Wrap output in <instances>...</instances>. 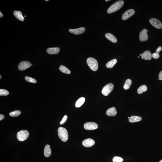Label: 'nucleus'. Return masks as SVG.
<instances>
[{"mask_svg":"<svg viewBox=\"0 0 162 162\" xmlns=\"http://www.w3.org/2000/svg\"><path fill=\"white\" fill-rule=\"evenodd\" d=\"M124 2L122 0H119L115 2L107 10L108 14H111L115 12L120 9L123 6Z\"/></svg>","mask_w":162,"mask_h":162,"instance_id":"nucleus-1","label":"nucleus"},{"mask_svg":"<svg viewBox=\"0 0 162 162\" xmlns=\"http://www.w3.org/2000/svg\"><path fill=\"white\" fill-rule=\"evenodd\" d=\"M59 137L63 142H66L68 139V131L65 128L59 127L58 130Z\"/></svg>","mask_w":162,"mask_h":162,"instance_id":"nucleus-2","label":"nucleus"},{"mask_svg":"<svg viewBox=\"0 0 162 162\" xmlns=\"http://www.w3.org/2000/svg\"><path fill=\"white\" fill-rule=\"evenodd\" d=\"M87 62L90 68L94 71H96L98 68L97 60L92 57H89L87 59Z\"/></svg>","mask_w":162,"mask_h":162,"instance_id":"nucleus-3","label":"nucleus"},{"mask_svg":"<svg viewBox=\"0 0 162 162\" xmlns=\"http://www.w3.org/2000/svg\"><path fill=\"white\" fill-rule=\"evenodd\" d=\"M29 135V132L27 130H22L17 133V138L19 141H24L28 138Z\"/></svg>","mask_w":162,"mask_h":162,"instance_id":"nucleus-4","label":"nucleus"},{"mask_svg":"<svg viewBox=\"0 0 162 162\" xmlns=\"http://www.w3.org/2000/svg\"><path fill=\"white\" fill-rule=\"evenodd\" d=\"M114 86L112 83H109L105 86L102 90V94L105 96L108 95L113 90Z\"/></svg>","mask_w":162,"mask_h":162,"instance_id":"nucleus-5","label":"nucleus"},{"mask_svg":"<svg viewBox=\"0 0 162 162\" xmlns=\"http://www.w3.org/2000/svg\"><path fill=\"white\" fill-rule=\"evenodd\" d=\"M149 22L152 26L157 29H160L162 28V24L161 22L156 18H151Z\"/></svg>","mask_w":162,"mask_h":162,"instance_id":"nucleus-6","label":"nucleus"},{"mask_svg":"<svg viewBox=\"0 0 162 162\" xmlns=\"http://www.w3.org/2000/svg\"><path fill=\"white\" fill-rule=\"evenodd\" d=\"M84 127L86 130H94L97 129L98 125L95 122H87L84 124Z\"/></svg>","mask_w":162,"mask_h":162,"instance_id":"nucleus-7","label":"nucleus"},{"mask_svg":"<svg viewBox=\"0 0 162 162\" xmlns=\"http://www.w3.org/2000/svg\"><path fill=\"white\" fill-rule=\"evenodd\" d=\"M32 65L28 61H22L20 63L18 66V69L20 70L24 71L30 68Z\"/></svg>","mask_w":162,"mask_h":162,"instance_id":"nucleus-8","label":"nucleus"},{"mask_svg":"<svg viewBox=\"0 0 162 162\" xmlns=\"http://www.w3.org/2000/svg\"><path fill=\"white\" fill-rule=\"evenodd\" d=\"M134 13V10L132 9L128 10L123 14L122 18L124 20H126L133 16Z\"/></svg>","mask_w":162,"mask_h":162,"instance_id":"nucleus-9","label":"nucleus"},{"mask_svg":"<svg viewBox=\"0 0 162 162\" xmlns=\"http://www.w3.org/2000/svg\"><path fill=\"white\" fill-rule=\"evenodd\" d=\"M148 30L146 29H143L140 32L139 35V39L141 42L146 41L148 40V37L147 34Z\"/></svg>","mask_w":162,"mask_h":162,"instance_id":"nucleus-10","label":"nucleus"},{"mask_svg":"<svg viewBox=\"0 0 162 162\" xmlns=\"http://www.w3.org/2000/svg\"><path fill=\"white\" fill-rule=\"evenodd\" d=\"M95 141L91 138H88L83 141L82 144L83 146L86 147H90L93 146L95 144Z\"/></svg>","mask_w":162,"mask_h":162,"instance_id":"nucleus-11","label":"nucleus"},{"mask_svg":"<svg viewBox=\"0 0 162 162\" xmlns=\"http://www.w3.org/2000/svg\"><path fill=\"white\" fill-rule=\"evenodd\" d=\"M85 31V28L83 27L75 29H70L69 30V32L71 33L76 35L81 34L83 33Z\"/></svg>","mask_w":162,"mask_h":162,"instance_id":"nucleus-12","label":"nucleus"},{"mask_svg":"<svg viewBox=\"0 0 162 162\" xmlns=\"http://www.w3.org/2000/svg\"><path fill=\"white\" fill-rule=\"evenodd\" d=\"M152 54L149 51H145L142 54L141 57L142 59L145 60H150L152 59Z\"/></svg>","mask_w":162,"mask_h":162,"instance_id":"nucleus-13","label":"nucleus"},{"mask_svg":"<svg viewBox=\"0 0 162 162\" xmlns=\"http://www.w3.org/2000/svg\"><path fill=\"white\" fill-rule=\"evenodd\" d=\"M60 49L58 47L49 48L47 49V52L49 54H56L59 52Z\"/></svg>","mask_w":162,"mask_h":162,"instance_id":"nucleus-14","label":"nucleus"},{"mask_svg":"<svg viewBox=\"0 0 162 162\" xmlns=\"http://www.w3.org/2000/svg\"><path fill=\"white\" fill-rule=\"evenodd\" d=\"M117 111L115 107H112L108 109L106 112V114L107 116L111 117H115L117 114Z\"/></svg>","mask_w":162,"mask_h":162,"instance_id":"nucleus-15","label":"nucleus"},{"mask_svg":"<svg viewBox=\"0 0 162 162\" xmlns=\"http://www.w3.org/2000/svg\"><path fill=\"white\" fill-rule=\"evenodd\" d=\"M14 15L16 18L20 21H23L24 20V18L23 16L22 13L20 11H15Z\"/></svg>","mask_w":162,"mask_h":162,"instance_id":"nucleus-16","label":"nucleus"},{"mask_svg":"<svg viewBox=\"0 0 162 162\" xmlns=\"http://www.w3.org/2000/svg\"><path fill=\"white\" fill-rule=\"evenodd\" d=\"M105 36L108 40L112 42L113 43H117V39L115 36L111 34V33H107L105 35Z\"/></svg>","mask_w":162,"mask_h":162,"instance_id":"nucleus-17","label":"nucleus"},{"mask_svg":"<svg viewBox=\"0 0 162 162\" xmlns=\"http://www.w3.org/2000/svg\"><path fill=\"white\" fill-rule=\"evenodd\" d=\"M51 154V150L50 146L49 145H47L44 149V154L46 157H48L50 156Z\"/></svg>","mask_w":162,"mask_h":162,"instance_id":"nucleus-18","label":"nucleus"},{"mask_svg":"<svg viewBox=\"0 0 162 162\" xmlns=\"http://www.w3.org/2000/svg\"><path fill=\"white\" fill-rule=\"evenodd\" d=\"M142 120L141 117L139 116H133L129 117V121L131 123H134L140 122Z\"/></svg>","mask_w":162,"mask_h":162,"instance_id":"nucleus-19","label":"nucleus"},{"mask_svg":"<svg viewBox=\"0 0 162 162\" xmlns=\"http://www.w3.org/2000/svg\"><path fill=\"white\" fill-rule=\"evenodd\" d=\"M117 62L116 59H114L110 61L106 64V66L107 68H111L114 67Z\"/></svg>","mask_w":162,"mask_h":162,"instance_id":"nucleus-20","label":"nucleus"},{"mask_svg":"<svg viewBox=\"0 0 162 162\" xmlns=\"http://www.w3.org/2000/svg\"><path fill=\"white\" fill-rule=\"evenodd\" d=\"M85 99L84 98L81 97L76 102L75 106L76 107H80L84 103Z\"/></svg>","mask_w":162,"mask_h":162,"instance_id":"nucleus-21","label":"nucleus"},{"mask_svg":"<svg viewBox=\"0 0 162 162\" xmlns=\"http://www.w3.org/2000/svg\"><path fill=\"white\" fill-rule=\"evenodd\" d=\"M59 69L62 72L64 73L67 74H70L71 73L70 70L68 68L63 65H61L59 66Z\"/></svg>","mask_w":162,"mask_h":162,"instance_id":"nucleus-22","label":"nucleus"},{"mask_svg":"<svg viewBox=\"0 0 162 162\" xmlns=\"http://www.w3.org/2000/svg\"><path fill=\"white\" fill-rule=\"evenodd\" d=\"M147 90V87L145 85H141L139 87L137 90L138 94H141L143 92H145Z\"/></svg>","mask_w":162,"mask_h":162,"instance_id":"nucleus-23","label":"nucleus"},{"mask_svg":"<svg viewBox=\"0 0 162 162\" xmlns=\"http://www.w3.org/2000/svg\"><path fill=\"white\" fill-rule=\"evenodd\" d=\"M132 81L131 79H128L126 80L123 86L124 89L125 90H127L129 89L130 86L132 84Z\"/></svg>","mask_w":162,"mask_h":162,"instance_id":"nucleus-24","label":"nucleus"},{"mask_svg":"<svg viewBox=\"0 0 162 162\" xmlns=\"http://www.w3.org/2000/svg\"><path fill=\"white\" fill-rule=\"evenodd\" d=\"M21 113V112L19 110H16L15 111L11 112L10 113V116L12 117H18Z\"/></svg>","mask_w":162,"mask_h":162,"instance_id":"nucleus-25","label":"nucleus"},{"mask_svg":"<svg viewBox=\"0 0 162 162\" xmlns=\"http://www.w3.org/2000/svg\"><path fill=\"white\" fill-rule=\"evenodd\" d=\"M9 94L8 91L5 89H0V95L2 96H7Z\"/></svg>","mask_w":162,"mask_h":162,"instance_id":"nucleus-26","label":"nucleus"},{"mask_svg":"<svg viewBox=\"0 0 162 162\" xmlns=\"http://www.w3.org/2000/svg\"><path fill=\"white\" fill-rule=\"evenodd\" d=\"M25 79L28 82L31 83H36L37 82L36 80V79L31 77L26 76L25 78Z\"/></svg>","mask_w":162,"mask_h":162,"instance_id":"nucleus-27","label":"nucleus"},{"mask_svg":"<svg viewBox=\"0 0 162 162\" xmlns=\"http://www.w3.org/2000/svg\"><path fill=\"white\" fill-rule=\"evenodd\" d=\"M113 162H120L123 161V159L122 158L119 156H115L113 159Z\"/></svg>","mask_w":162,"mask_h":162,"instance_id":"nucleus-28","label":"nucleus"},{"mask_svg":"<svg viewBox=\"0 0 162 162\" xmlns=\"http://www.w3.org/2000/svg\"><path fill=\"white\" fill-rule=\"evenodd\" d=\"M152 57L154 59H158L160 57L159 54L157 53H154L152 54Z\"/></svg>","mask_w":162,"mask_h":162,"instance_id":"nucleus-29","label":"nucleus"},{"mask_svg":"<svg viewBox=\"0 0 162 162\" xmlns=\"http://www.w3.org/2000/svg\"><path fill=\"white\" fill-rule=\"evenodd\" d=\"M67 119V116H66V115H65V116H64L63 118V119L60 122L61 124H62L64 123L66 121V119Z\"/></svg>","mask_w":162,"mask_h":162,"instance_id":"nucleus-30","label":"nucleus"},{"mask_svg":"<svg viewBox=\"0 0 162 162\" xmlns=\"http://www.w3.org/2000/svg\"><path fill=\"white\" fill-rule=\"evenodd\" d=\"M159 79L158 80H162V71L160 72L159 74L158 75Z\"/></svg>","mask_w":162,"mask_h":162,"instance_id":"nucleus-31","label":"nucleus"},{"mask_svg":"<svg viewBox=\"0 0 162 162\" xmlns=\"http://www.w3.org/2000/svg\"><path fill=\"white\" fill-rule=\"evenodd\" d=\"M162 50V47H161L160 46L157 49H156V53H159V52L160 51Z\"/></svg>","mask_w":162,"mask_h":162,"instance_id":"nucleus-32","label":"nucleus"},{"mask_svg":"<svg viewBox=\"0 0 162 162\" xmlns=\"http://www.w3.org/2000/svg\"><path fill=\"white\" fill-rule=\"evenodd\" d=\"M4 118H5V117L4 115H1V114L0 115V120L1 121L3 120Z\"/></svg>","mask_w":162,"mask_h":162,"instance_id":"nucleus-33","label":"nucleus"},{"mask_svg":"<svg viewBox=\"0 0 162 162\" xmlns=\"http://www.w3.org/2000/svg\"><path fill=\"white\" fill-rule=\"evenodd\" d=\"M3 16V15L1 12H0V18H1Z\"/></svg>","mask_w":162,"mask_h":162,"instance_id":"nucleus-34","label":"nucleus"},{"mask_svg":"<svg viewBox=\"0 0 162 162\" xmlns=\"http://www.w3.org/2000/svg\"><path fill=\"white\" fill-rule=\"evenodd\" d=\"M110 1V0H105V1H106V2L108 1Z\"/></svg>","mask_w":162,"mask_h":162,"instance_id":"nucleus-35","label":"nucleus"},{"mask_svg":"<svg viewBox=\"0 0 162 162\" xmlns=\"http://www.w3.org/2000/svg\"><path fill=\"white\" fill-rule=\"evenodd\" d=\"M0 79H1L2 77L1 76V75H0Z\"/></svg>","mask_w":162,"mask_h":162,"instance_id":"nucleus-36","label":"nucleus"},{"mask_svg":"<svg viewBox=\"0 0 162 162\" xmlns=\"http://www.w3.org/2000/svg\"><path fill=\"white\" fill-rule=\"evenodd\" d=\"M159 162H162V160L160 161Z\"/></svg>","mask_w":162,"mask_h":162,"instance_id":"nucleus-37","label":"nucleus"},{"mask_svg":"<svg viewBox=\"0 0 162 162\" xmlns=\"http://www.w3.org/2000/svg\"><path fill=\"white\" fill-rule=\"evenodd\" d=\"M141 55H142V54H140V56H141Z\"/></svg>","mask_w":162,"mask_h":162,"instance_id":"nucleus-38","label":"nucleus"},{"mask_svg":"<svg viewBox=\"0 0 162 162\" xmlns=\"http://www.w3.org/2000/svg\"><path fill=\"white\" fill-rule=\"evenodd\" d=\"M45 1H48V0H45Z\"/></svg>","mask_w":162,"mask_h":162,"instance_id":"nucleus-39","label":"nucleus"},{"mask_svg":"<svg viewBox=\"0 0 162 162\" xmlns=\"http://www.w3.org/2000/svg\"><path fill=\"white\" fill-rule=\"evenodd\" d=\"M24 17H26V16H24Z\"/></svg>","mask_w":162,"mask_h":162,"instance_id":"nucleus-40","label":"nucleus"},{"mask_svg":"<svg viewBox=\"0 0 162 162\" xmlns=\"http://www.w3.org/2000/svg\"><path fill=\"white\" fill-rule=\"evenodd\" d=\"M138 58H139V56H138Z\"/></svg>","mask_w":162,"mask_h":162,"instance_id":"nucleus-41","label":"nucleus"},{"mask_svg":"<svg viewBox=\"0 0 162 162\" xmlns=\"http://www.w3.org/2000/svg\"><path fill=\"white\" fill-rule=\"evenodd\" d=\"M128 118H129V117H128Z\"/></svg>","mask_w":162,"mask_h":162,"instance_id":"nucleus-42","label":"nucleus"},{"mask_svg":"<svg viewBox=\"0 0 162 162\" xmlns=\"http://www.w3.org/2000/svg\"></svg>","mask_w":162,"mask_h":162,"instance_id":"nucleus-43","label":"nucleus"}]
</instances>
